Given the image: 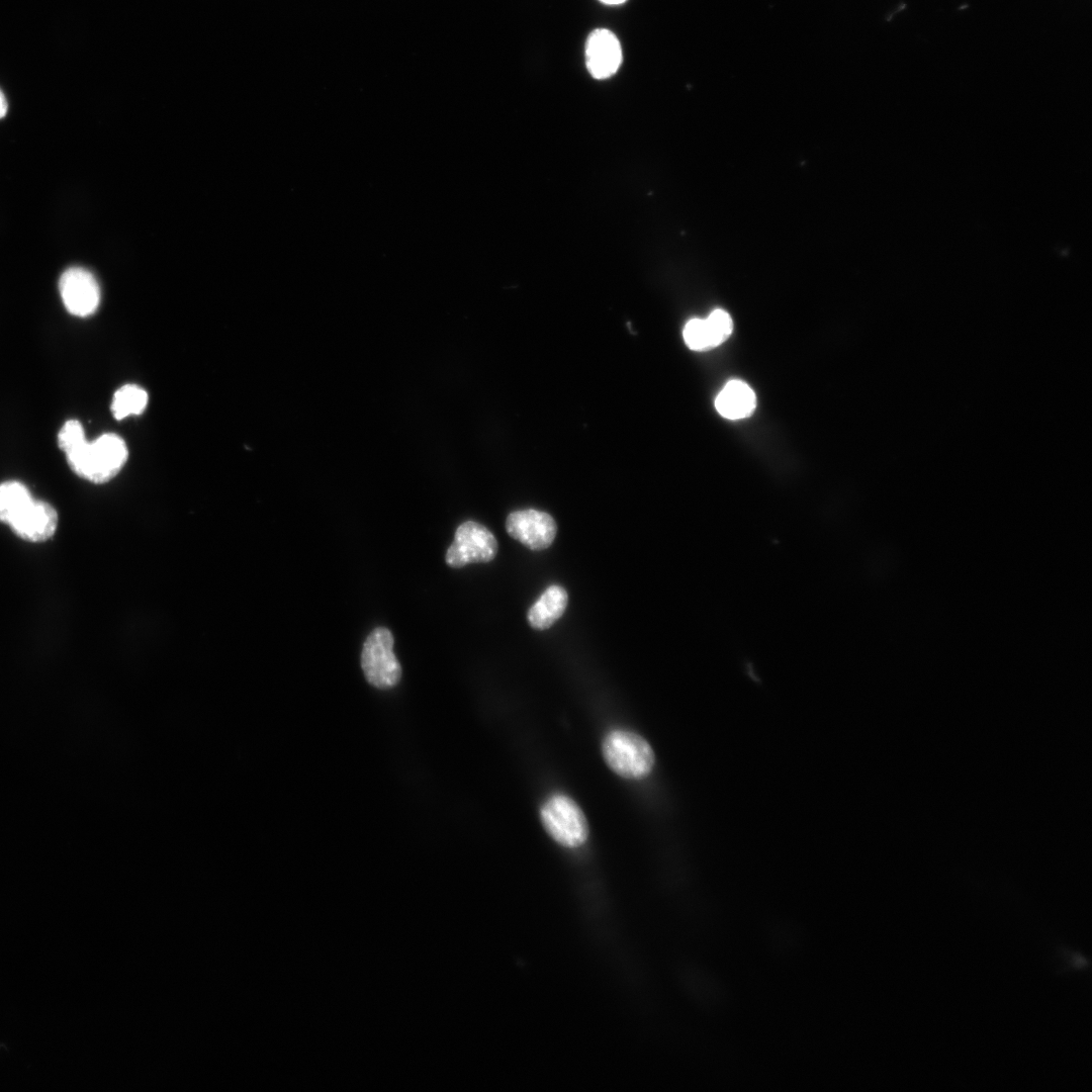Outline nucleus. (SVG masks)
<instances>
[{"mask_svg":"<svg viewBox=\"0 0 1092 1092\" xmlns=\"http://www.w3.org/2000/svg\"><path fill=\"white\" fill-rule=\"evenodd\" d=\"M602 753L609 767L625 779L645 778L655 762L650 744L642 736L626 730L609 732L603 740Z\"/></svg>","mask_w":1092,"mask_h":1092,"instance_id":"obj_2","label":"nucleus"},{"mask_svg":"<svg viewBox=\"0 0 1092 1092\" xmlns=\"http://www.w3.org/2000/svg\"><path fill=\"white\" fill-rule=\"evenodd\" d=\"M59 290L66 309L76 316H89L98 308L100 288L88 270L81 267L67 269L59 280Z\"/></svg>","mask_w":1092,"mask_h":1092,"instance_id":"obj_6","label":"nucleus"},{"mask_svg":"<svg viewBox=\"0 0 1092 1092\" xmlns=\"http://www.w3.org/2000/svg\"><path fill=\"white\" fill-rule=\"evenodd\" d=\"M34 497L23 483H0V522L8 525Z\"/></svg>","mask_w":1092,"mask_h":1092,"instance_id":"obj_13","label":"nucleus"},{"mask_svg":"<svg viewBox=\"0 0 1092 1092\" xmlns=\"http://www.w3.org/2000/svg\"><path fill=\"white\" fill-rule=\"evenodd\" d=\"M756 397L752 388L741 380L726 383L715 399L717 412L725 419H745L754 412Z\"/></svg>","mask_w":1092,"mask_h":1092,"instance_id":"obj_11","label":"nucleus"},{"mask_svg":"<svg viewBox=\"0 0 1092 1092\" xmlns=\"http://www.w3.org/2000/svg\"><path fill=\"white\" fill-rule=\"evenodd\" d=\"M600 1L605 3V4H608V5H619V4L624 3L627 0H600Z\"/></svg>","mask_w":1092,"mask_h":1092,"instance_id":"obj_17","label":"nucleus"},{"mask_svg":"<svg viewBox=\"0 0 1092 1092\" xmlns=\"http://www.w3.org/2000/svg\"><path fill=\"white\" fill-rule=\"evenodd\" d=\"M6 111H7V102L5 100L4 95L0 91V118L3 117L6 114Z\"/></svg>","mask_w":1092,"mask_h":1092,"instance_id":"obj_16","label":"nucleus"},{"mask_svg":"<svg viewBox=\"0 0 1092 1092\" xmlns=\"http://www.w3.org/2000/svg\"><path fill=\"white\" fill-rule=\"evenodd\" d=\"M568 602L566 590L559 585L549 586L530 608L528 620L538 630L551 627L564 613Z\"/></svg>","mask_w":1092,"mask_h":1092,"instance_id":"obj_12","label":"nucleus"},{"mask_svg":"<svg viewBox=\"0 0 1092 1092\" xmlns=\"http://www.w3.org/2000/svg\"><path fill=\"white\" fill-rule=\"evenodd\" d=\"M58 524L56 509L47 502L33 498L7 526L20 539L39 543L55 535Z\"/></svg>","mask_w":1092,"mask_h":1092,"instance_id":"obj_8","label":"nucleus"},{"mask_svg":"<svg viewBox=\"0 0 1092 1092\" xmlns=\"http://www.w3.org/2000/svg\"><path fill=\"white\" fill-rule=\"evenodd\" d=\"M149 400L145 389L135 384H126L117 389L111 402V413L116 420L141 415Z\"/></svg>","mask_w":1092,"mask_h":1092,"instance_id":"obj_14","label":"nucleus"},{"mask_svg":"<svg viewBox=\"0 0 1092 1092\" xmlns=\"http://www.w3.org/2000/svg\"><path fill=\"white\" fill-rule=\"evenodd\" d=\"M540 819L547 833L564 847H578L588 837L585 815L568 796H551L540 809Z\"/></svg>","mask_w":1092,"mask_h":1092,"instance_id":"obj_3","label":"nucleus"},{"mask_svg":"<svg viewBox=\"0 0 1092 1092\" xmlns=\"http://www.w3.org/2000/svg\"><path fill=\"white\" fill-rule=\"evenodd\" d=\"M393 643L391 632L378 627L368 635L363 644L361 666L366 679L376 688H391L401 677V667L393 652Z\"/></svg>","mask_w":1092,"mask_h":1092,"instance_id":"obj_4","label":"nucleus"},{"mask_svg":"<svg viewBox=\"0 0 1092 1092\" xmlns=\"http://www.w3.org/2000/svg\"><path fill=\"white\" fill-rule=\"evenodd\" d=\"M128 451L123 439L107 433L66 454L71 469L81 478L93 483L112 479L127 460Z\"/></svg>","mask_w":1092,"mask_h":1092,"instance_id":"obj_1","label":"nucleus"},{"mask_svg":"<svg viewBox=\"0 0 1092 1092\" xmlns=\"http://www.w3.org/2000/svg\"><path fill=\"white\" fill-rule=\"evenodd\" d=\"M496 552L497 542L493 534L484 526L467 521L457 528L445 558L450 566L462 567L472 562H488Z\"/></svg>","mask_w":1092,"mask_h":1092,"instance_id":"obj_5","label":"nucleus"},{"mask_svg":"<svg viewBox=\"0 0 1092 1092\" xmlns=\"http://www.w3.org/2000/svg\"><path fill=\"white\" fill-rule=\"evenodd\" d=\"M506 529L511 537L532 550L549 547L557 532L556 523L549 514L533 509L511 513Z\"/></svg>","mask_w":1092,"mask_h":1092,"instance_id":"obj_7","label":"nucleus"},{"mask_svg":"<svg viewBox=\"0 0 1092 1092\" xmlns=\"http://www.w3.org/2000/svg\"><path fill=\"white\" fill-rule=\"evenodd\" d=\"M622 48L617 36L606 28L593 30L585 43V64L595 79L613 76L621 66Z\"/></svg>","mask_w":1092,"mask_h":1092,"instance_id":"obj_9","label":"nucleus"},{"mask_svg":"<svg viewBox=\"0 0 1092 1092\" xmlns=\"http://www.w3.org/2000/svg\"><path fill=\"white\" fill-rule=\"evenodd\" d=\"M82 424L77 420L67 421L58 433V446L68 454L86 441Z\"/></svg>","mask_w":1092,"mask_h":1092,"instance_id":"obj_15","label":"nucleus"},{"mask_svg":"<svg viewBox=\"0 0 1092 1092\" xmlns=\"http://www.w3.org/2000/svg\"><path fill=\"white\" fill-rule=\"evenodd\" d=\"M733 322L727 311L713 310L706 320L693 318L684 328L687 346L695 351H706L721 345L731 335Z\"/></svg>","mask_w":1092,"mask_h":1092,"instance_id":"obj_10","label":"nucleus"}]
</instances>
